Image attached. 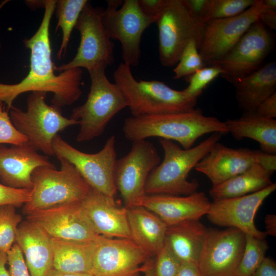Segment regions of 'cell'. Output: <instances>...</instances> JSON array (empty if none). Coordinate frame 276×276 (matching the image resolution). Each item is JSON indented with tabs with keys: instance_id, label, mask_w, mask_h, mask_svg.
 Wrapping results in <instances>:
<instances>
[{
	"instance_id": "15",
	"label": "cell",
	"mask_w": 276,
	"mask_h": 276,
	"mask_svg": "<svg viewBox=\"0 0 276 276\" xmlns=\"http://www.w3.org/2000/svg\"><path fill=\"white\" fill-rule=\"evenodd\" d=\"M259 164L273 173L276 155L248 148H232L216 143L195 169L205 175L212 186L218 185Z\"/></svg>"
},
{
	"instance_id": "41",
	"label": "cell",
	"mask_w": 276,
	"mask_h": 276,
	"mask_svg": "<svg viewBox=\"0 0 276 276\" xmlns=\"http://www.w3.org/2000/svg\"><path fill=\"white\" fill-rule=\"evenodd\" d=\"M255 113L257 115L264 118H275L276 93L264 100L259 105Z\"/></svg>"
},
{
	"instance_id": "46",
	"label": "cell",
	"mask_w": 276,
	"mask_h": 276,
	"mask_svg": "<svg viewBox=\"0 0 276 276\" xmlns=\"http://www.w3.org/2000/svg\"><path fill=\"white\" fill-rule=\"evenodd\" d=\"M267 235L276 236V215L273 214H267L264 218Z\"/></svg>"
},
{
	"instance_id": "40",
	"label": "cell",
	"mask_w": 276,
	"mask_h": 276,
	"mask_svg": "<svg viewBox=\"0 0 276 276\" xmlns=\"http://www.w3.org/2000/svg\"><path fill=\"white\" fill-rule=\"evenodd\" d=\"M167 1L168 0H138V3L141 9L145 14L157 19L165 8Z\"/></svg>"
},
{
	"instance_id": "38",
	"label": "cell",
	"mask_w": 276,
	"mask_h": 276,
	"mask_svg": "<svg viewBox=\"0 0 276 276\" xmlns=\"http://www.w3.org/2000/svg\"><path fill=\"white\" fill-rule=\"evenodd\" d=\"M31 193V189L13 188L0 183V205L20 207L30 200Z\"/></svg>"
},
{
	"instance_id": "4",
	"label": "cell",
	"mask_w": 276,
	"mask_h": 276,
	"mask_svg": "<svg viewBox=\"0 0 276 276\" xmlns=\"http://www.w3.org/2000/svg\"><path fill=\"white\" fill-rule=\"evenodd\" d=\"M133 117L187 112L195 108L197 98L157 80H137L131 66L120 63L113 74Z\"/></svg>"
},
{
	"instance_id": "32",
	"label": "cell",
	"mask_w": 276,
	"mask_h": 276,
	"mask_svg": "<svg viewBox=\"0 0 276 276\" xmlns=\"http://www.w3.org/2000/svg\"><path fill=\"white\" fill-rule=\"evenodd\" d=\"M13 205H0V250L7 253L15 243L18 227L22 221Z\"/></svg>"
},
{
	"instance_id": "50",
	"label": "cell",
	"mask_w": 276,
	"mask_h": 276,
	"mask_svg": "<svg viewBox=\"0 0 276 276\" xmlns=\"http://www.w3.org/2000/svg\"><path fill=\"white\" fill-rule=\"evenodd\" d=\"M264 7L267 9L276 10L275 0H263Z\"/></svg>"
},
{
	"instance_id": "51",
	"label": "cell",
	"mask_w": 276,
	"mask_h": 276,
	"mask_svg": "<svg viewBox=\"0 0 276 276\" xmlns=\"http://www.w3.org/2000/svg\"><path fill=\"white\" fill-rule=\"evenodd\" d=\"M7 2H8V1H5L4 2H3L1 4H0V9L3 7V6L6 4L7 3Z\"/></svg>"
},
{
	"instance_id": "25",
	"label": "cell",
	"mask_w": 276,
	"mask_h": 276,
	"mask_svg": "<svg viewBox=\"0 0 276 276\" xmlns=\"http://www.w3.org/2000/svg\"><path fill=\"white\" fill-rule=\"evenodd\" d=\"M126 208L131 239L148 255L155 257L165 244L167 225L142 206Z\"/></svg>"
},
{
	"instance_id": "44",
	"label": "cell",
	"mask_w": 276,
	"mask_h": 276,
	"mask_svg": "<svg viewBox=\"0 0 276 276\" xmlns=\"http://www.w3.org/2000/svg\"><path fill=\"white\" fill-rule=\"evenodd\" d=\"M259 20L265 26L275 30L276 29V10L264 8L261 12Z\"/></svg>"
},
{
	"instance_id": "33",
	"label": "cell",
	"mask_w": 276,
	"mask_h": 276,
	"mask_svg": "<svg viewBox=\"0 0 276 276\" xmlns=\"http://www.w3.org/2000/svg\"><path fill=\"white\" fill-rule=\"evenodd\" d=\"M255 0H210L203 18L206 24L211 20L238 15L250 7Z\"/></svg>"
},
{
	"instance_id": "48",
	"label": "cell",
	"mask_w": 276,
	"mask_h": 276,
	"mask_svg": "<svg viewBox=\"0 0 276 276\" xmlns=\"http://www.w3.org/2000/svg\"><path fill=\"white\" fill-rule=\"evenodd\" d=\"M7 254L0 250V276H10L9 270L6 268Z\"/></svg>"
},
{
	"instance_id": "6",
	"label": "cell",
	"mask_w": 276,
	"mask_h": 276,
	"mask_svg": "<svg viewBox=\"0 0 276 276\" xmlns=\"http://www.w3.org/2000/svg\"><path fill=\"white\" fill-rule=\"evenodd\" d=\"M61 168L39 167L32 174L33 186L30 200L23 206L26 215L52 207L79 202L91 188L77 168L66 159L58 157Z\"/></svg>"
},
{
	"instance_id": "1",
	"label": "cell",
	"mask_w": 276,
	"mask_h": 276,
	"mask_svg": "<svg viewBox=\"0 0 276 276\" xmlns=\"http://www.w3.org/2000/svg\"><path fill=\"white\" fill-rule=\"evenodd\" d=\"M122 131L132 142L157 137L176 142L185 149L192 147L204 134L228 133L224 122L204 116L196 108L179 113L131 116L125 119Z\"/></svg>"
},
{
	"instance_id": "7",
	"label": "cell",
	"mask_w": 276,
	"mask_h": 276,
	"mask_svg": "<svg viewBox=\"0 0 276 276\" xmlns=\"http://www.w3.org/2000/svg\"><path fill=\"white\" fill-rule=\"evenodd\" d=\"M46 95L43 91L31 92L27 99V110L13 106L9 115L13 125L27 138L29 145L53 156L55 136L70 126L79 125V122L64 117L61 107L47 104Z\"/></svg>"
},
{
	"instance_id": "26",
	"label": "cell",
	"mask_w": 276,
	"mask_h": 276,
	"mask_svg": "<svg viewBox=\"0 0 276 276\" xmlns=\"http://www.w3.org/2000/svg\"><path fill=\"white\" fill-rule=\"evenodd\" d=\"M208 228L199 220L167 226L166 242L182 263L197 265Z\"/></svg>"
},
{
	"instance_id": "24",
	"label": "cell",
	"mask_w": 276,
	"mask_h": 276,
	"mask_svg": "<svg viewBox=\"0 0 276 276\" xmlns=\"http://www.w3.org/2000/svg\"><path fill=\"white\" fill-rule=\"evenodd\" d=\"M239 108L255 113L259 105L276 93V63L272 61L233 84Z\"/></svg>"
},
{
	"instance_id": "30",
	"label": "cell",
	"mask_w": 276,
	"mask_h": 276,
	"mask_svg": "<svg viewBox=\"0 0 276 276\" xmlns=\"http://www.w3.org/2000/svg\"><path fill=\"white\" fill-rule=\"evenodd\" d=\"M88 2L87 0L57 1L55 10L57 24L56 30L60 28L62 33L60 47L57 53L58 59L64 56L73 30Z\"/></svg>"
},
{
	"instance_id": "10",
	"label": "cell",
	"mask_w": 276,
	"mask_h": 276,
	"mask_svg": "<svg viewBox=\"0 0 276 276\" xmlns=\"http://www.w3.org/2000/svg\"><path fill=\"white\" fill-rule=\"evenodd\" d=\"M52 147L54 155L72 164L91 188L114 198L117 191L114 175L118 159L114 135L109 136L102 149L95 153L79 150L59 134L54 138Z\"/></svg>"
},
{
	"instance_id": "12",
	"label": "cell",
	"mask_w": 276,
	"mask_h": 276,
	"mask_svg": "<svg viewBox=\"0 0 276 276\" xmlns=\"http://www.w3.org/2000/svg\"><path fill=\"white\" fill-rule=\"evenodd\" d=\"M273 46V35L259 20L228 52L211 65L219 67L220 76L234 84L260 68Z\"/></svg>"
},
{
	"instance_id": "17",
	"label": "cell",
	"mask_w": 276,
	"mask_h": 276,
	"mask_svg": "<svg viewBox=\"0 0 276 276\" xmlns=\"http://www.w3.org/2000/svg\"><path fill=\"white\" fill-rule=\"evenodd\" d=\"M263 0L255 3L241 14L206 23L199 53L205 65H211L228 52L250 26L259 20Z\"/></svg>"
},
{
	"instance_id": "2",
	"label": "cell",
	"mask_w": 276,
	"mask_h": 276,
	"mask_svg": "<svg viewBox=\"0 0 276 276\" xmlns=\"http://www.w3.org/2000/svg\"><path fill=\"white\" fill-rule=\"evenodd\" d=\"M30 70L26 76L15 84L0 83V101L10 109L15 100L27 92L52 93V104L70 106L81 97L82 71L75 68L55 74L52 53L42 48L30 51Z\"/></svg>"
},
{
	"instance_id": "3",
	"label": "cell",
	"mask_w": 276,
	"mask_h": 276,
	"mask_svg": "<svg viewBox=\"0 0 276 276\" xmlns=\"http://www.w3.org/2000/svg\"><path fill=\"white\" fill-rule=\"evenodd\" d=\"M221 135L220 133H213L188 149H183L174 141L159 139L164 157L147 178L145 188L146 195L186 196L197 192L199 183L196 179L189 181V174L219 141Z\"/></svg>"
},
{
	"instance_id": "45",
	"label": "cell",
	"mask_w": 276,
	"mask_h": 276,
	"mask_svg": "<svg viewBox=\"0 0 276 276\" xmlns=\"http://www.w3.org/2000/svg\"><path fill=\"white\" fill-rule=\"evenodd\" d=\"M177 276H201L197 264L182 263Z\"/></svg>"
},
{
	"instance_id": "49",
	"label": "cell",
	"mask_w": 276,
	"mask_h": 276,
	"mask_svg": "<svg viewBox=\"0 0 276 276\" xmlns=\"http://www.w3.org/2000/svg\"><path fill=\"white\" fill-rule=\"evenodd\" d=\"M144 276H155L154 269V262L149 261L144 270Z\"/></svg>"
},
{
	"instance_id": "21",
	"label": "cell",
	"mask_w": 276,
	"mask_h": 276,
	"mask_svg": "<svg viewBox=\"0 0 276 276\" xmlns=\"http://www.w3.org/2000/svg\"><path fill=\"white\" fill-rule=\"evenodd\" d=\"M28 143L7 147L0 144V180L8 187L31 189L32 174L39 167H55Z\"/></svg>"
},
{
	"instance_id": "13",
	"label": "cell",
	"mask_w": 276,
	"mask_h": 276,
	"mask_svg": "<svg viewBox=\"0 0 276 276\" xmlns=\"http://www.w3.org/2000/svg\"><path fill=\"white\" fill-rule=\"evenodd\" d=\"M160 163V157L155 146L147 140L133 142L130 151L117 159L115 185L125 207L140 205L146 195L147 178Z\"/></svg>"
},
{
	"instance_id": "18",
	"label": "cell",
	"mask_w": 276,
	"mask_h": 276,
	"mask_svg": "<svg viewBox=\"0 0 276 276\" xmlns=\"http://www.w3.org/2000/svg\"><path fill=\"white\" fill-rule=\"evenodd\" d=\"M275 189L276 183L273 182L255 193L213 200L206 215L209 221L216 225L236 228L245 234L265 239L267 235L256 227L255 217L265 199Z\"/></svg>"
},
{
	"instance_id": "14",
	"label": "cell",
	"mask_w": 276,
	"mask_h": 276,
	"mask_svg": "<svg viewBox=\"0 0 276 276\" xmlns=\"http://www.w3.org/2000/svg\"><path fill=\"white\" fill-rule=\"evenodd\" d=\"M148 255L131 239L100 236L95 240L90 274L93 276H138Z\"/></svg>"
},
{
	"instance_id": "27",
	"label": "cell",
	"mask_w": 276,
	"mask_h": 276,
	"mask_svg": "<svg viewBox=\"0 0 276 276\" xmlns=\"http://www.w3.org/2000/svg\"><path fill=\"white\" fill-rule=\"evenodd\" d=\"M228 133L237 140L249 138L258 142L261 151L276 155V120L255 113H244L236 119L224 122Z\"/></svg>"
},
{
	"instance_id": "31",
	"label": "cell",
	"mask_w": 276,
	"mask_h": 276,
	"mask_svg": "<svg viewBox=\"0 0 276 276\" xmlns=\"http://www.w3.org/2000/svg\"><path fill=\"white\" fill-rule=\"evenodd\" d=\"M268 248L265 239L245 234L244 251L234 276H250L266 257Z\"/></svg>"
},
{
	"instance_id": "43",
	"label": "cell",
	"mask_w": 276,
	"mask_h": 276,
	"mask_svg": "<svg viewBox=\"0 0 276 276\" xmlns=\"http://www.w3.org/2000/svg\"><path fill=\"white\" fill-rule=\"evenodd\" d=\"M186 1L192 12L203 21V18L208 11L210 0Z\"/></svg>"
},
{
	"instance_id": "5",
	"label": "cell",
	"mask_w": 276,
	"mask_h": 276,
	"mask_svg": "<svg viewBox=\"0 0 276 276\" xmlns=\"http://www.w3.org/2000/svg\"><path fill=\"white\" fill-rule=\"evenodd\" d=\"M105 65L88 71L90 86L87 99L82 105L74 108L70 118L78 121V142L90 141L104 132L111 119L127 107L126 100L115 83L106 74Z\"/></svg>"
},
{
	"instance_id": "42",
	"label": "cell",
	"mask_w": 276,
	"mask_h": 276,
	"mask_svg": "<svg viewBox=\"0 0 276 276\" xmlns=\"http://www.w3.org/2000/svg\"><path fill=\"white\" fill-rule=\"evenodd\" d=\"M250 276H276V263L272 259L265 257Z\"/></svg>"
},
{
	"instance_id": "34",
	"label": "cell",
	"mask_w": 276,
	"mask_h": 276,
	"mask_svg": "<svg viewBox=\"0 0 276 276\" xmlns=\"http://www.w3.org/2000/svg\"><path fill=\"white\" fill-rule=\"evenodd\" d=\"M205 66L196 42L194 40H191L186 46L173 69V79L177 80L187 77Z\"/></svg>"
},
{
	"instance_id": "29",
	"label": "cell",
	"mask_w": 276,
	"mask_h": 276,
	"mask_svg": "<svg viewBox=\"0 0 276 276\" xmlns=\"http://www.w3.org/2000/svg\"><path fill=\"white\" fill-rule=\"evenodd\" d=\"M52 238L53 268L65 272L90 273L94 241Z\"/></svg>"
},
{
	"instance_id": "22",
	"label": "cell",
	"mask_w": 276,
	"mask_h": 276,
	"mask_svg": "<svg viewBox=\"0 0 276 276\" xmlns=\"http://www.w3.org/2000/svg\"><path fill=\"white\" fill-rule=\"evenodd\" d=\"M211 202L203 192L186 196L168 194L146 195L139 206L158 216L167 225L200 220L206 215Z\"/></svg>"
},
{
	"instance_id": "20",
	"label": "cell",
	"mask_w": 276,
	"mask_h": 276,
	"mask_svg": "<svg viewBox=\"0 0 276 276\" xmlns=\"http://www.w3.org/2000/svg\"><path fill=\"white\" fill-rule=\"evenodd\" d=\"M80 204L97 235L109 238L131 239L127 208L118 206L114 198L91 188Z\"/></svg>"
},
{
	"instance_id": "35",
	"label": "cell",
	"mask_w": 276,
	"mask_h": 276,
	"mask_svg": "<svg viewBox=\"0 0 276 276\" xmlns=\"http://www.w3.org/2000/svg\"><path fill=\"white\" fill-rule=\"evenodd\" d=\"M221 73V70L216 66L203 67L186 77L189 85L182 91L189 97L198 98L208 85Z\"/></svg>"
},
{
	"instance_id": "37",
	"label": "cell",
	"mask_w": 276,
	"mask_h": 276,
	"mask_svg": "<svg viewBox=\"0 0 276 276\" xmlns=\"http://www.w3.org/2000/svg\"><path fill=\"white\" fill-rule=\"evenodd\" d=\"M4 104L0 101V144L22 145L27 143V138L13 125Z\"/></svg>"
},
{
	"instance_id": "47",
	"label": "cell",
	"mask_w": 276,
	"mask_h": 276,
	"mask_svg": "<svg viewBox=\"0 0 276 276\" xmlns=\"http://www.w3.org/2000/svg\"><path fill=\"white\" fill-rule=\"evenodd\" d=\"M47 276H93L89 273L65 272L52 268Z\"/></svg>"
},
{
	"instance_id": "39",
	"label": "cell",
	"mask_w": 276,
	"mask_h": 276,
	"mask_svg": "<svg viewBox=\"0 0 276 276\" xmlns=\"http://www.w3.org/2000/svg\"><path fill=\"white\" fill-rule=\"evenodd\" d=\"M7 254L10 276H31L23 254L17 244L15 243Z\"/></svg>"
},
{
	"instance_id": "36",
	"label": "cell",
	"mask_w": 276,
	"mask_h": 276,
	"mask_svg": "<svg viewBox=\"0 0 276 276\" xmlns=\"http://www.w3.org/2000/svg\"><path fill=\"white\" fill-rule=\"evenodd\" d=\"M155 257V276H177L182 262L166 241L164 246Z\"/></svg>"
},
{
	"instance_id": "16",
	"label": "cell",
	"mask_w": 276,
	"mask_h": 276,
	"mask_svg": "<svg viewBox=\"0 0 276 276\" xmlns=\"http://www.w3.org/2000/svg\"><path fill=\"white\" fill-rule=\"evenodd\" d=\"M245 245V234L238 228L208 229L197 263L201 276H234Z\"/></svg>"
},
{
	"instance_id": "9",
	"label": "cell",
	"mask_w": 276,
	"mask_h": 276,
	"mask_svg": "<svg viewBox=\"0 0 276 276\" xmlns=\"http://www.w3.org/2000/svg\"><path fill=\"white\" fill-rule=\"evenodd\" d=\"M103 9L102 19L110 39L121 44L123 62L131 66L140 63L141 41L145 30L156 18L145 14L138 0H109Z\"/></svg>"
},
{
	"instance_id": "28",
	"label": "cell",
	"mask_w": 276,
	"mask_h": 276,
	"mask_svg": "<svg viewBox=\"0 0 276 276\" xmlns=\"http://www.w3.org/2000/svg\"><path fill=\"white\" fill-rule=\"evenodd\" d=\"M272 173L259 164L215 186L210 190L213 200L242 196L261 191L271 185Z\"/></svg>"
},
{
	"instance_id": "19",
	"label": "cell",
	"mask_w": 276,
	"mask_h": 276,
	"mask_svg": "<svg viewBox=\"0 0 276 276\" xmlns=\"http://www.w3.org/2000/svg\"><path fill=\"white\" fill-rule=\"evenodd\" d=\"M80 202L38 211L27 215V219L53 238L94 241L100 236L95 232L84 216Z\"/></svg>"
},
{
	"instance_id": "8",
	"label": "cell",
	"mask_w": 276,
	"mask_h": 276,
	"mask_svg": "<svg viewBox=\"0 0 276 276\" xmlns=\"http://www.w3.org/2000/svg\"><path fill=\"white\" fill-rule=\"evenodd\" d=\"M155 23L159 59L164 66L176 65L191 40L195 41L199 50L206 24L192 12L186 0H168Z\"/></svg>"
},
{
	"instance_id": "23",
	"label": "cell",
	"mask_w": 276,
	"mask_h": 276,
	"mask_svg": "<svg viewBox=\"0 0 276 276\" xmlns=\"http://www.w3.org/2000/svg\"><path fill=\"white\" fill-rule=\"evenodd\" d=\"M15 243L20 248L31 276H47L53 268L52 238L28 219L18 227Z\"/></svg>"
},
{
	"instance_id": "11",
	"label": "cell",
	"mask_w": 276,
	"mask_h": 276,
	"mask_svg": "<svg viewBox=\"0 0 276 276\" xmlns=\"http://www.w3.org/2000/svg\"><path fill=\"white\" fill-rule=\"evenodd\" d=\"M103 9L87 3L75 27L80 35L77 53L68 63L55 66V71L61 73L72 68H84L88 71L114 63V44L104 27Z\"/></svg>"
}]
</instances>
